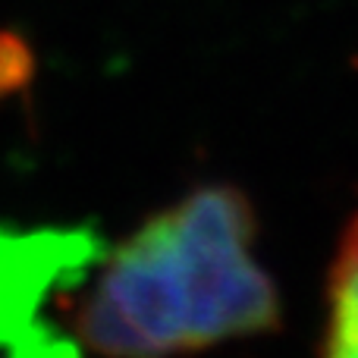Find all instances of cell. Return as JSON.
I'll use <instances>...</instances> for the list:
<instances>
[{
	"instance_id": "3",
	"label": "cell",
	"mask_w": 358,
	"mask_h": 358,
	"mask_svg": "<svg viewBox=\"0 0 358 358\" xmlns=\"http://www.w3.org/2000/svg\"><path fill=\"white\" fill-rule=\"evenodd\" d=\"M321 352L358 358V214L346 223L330 261Z\"/></svg>"
},
{
	"instance_id": "1",
	"label": "cell",
	"mask_w": 358,
	"mask_h": 358,
	"mask_svg": "<svg viewBox=\"0 0 358 358\" xmlns=\"http://www.w3.org/2000/svg\"><path fill=\"white\" fill-rule=\"evenodd\" d=\"M255 242L245 192L195 185L107 252L73 311L76 340L98 355L145 358L273 334L283 305Z\"/></svg>"
},
{
	"instance_id": "2",
	"label": "cell",
	"mask_w": 358,
	"mask_h": 358,
	"mask_svg": "<svg viewBox=\"0 0 358 358\" xmlns=\"http://www.w3.org/2000/svg\"><path fill=\"white\" fill-rule=\"evenodd\" d=\"M98 255L101 239L92 229L0 223V349L16 355L73 352V343L44 321V308L63 289L79 286Z\"/></svg>"
}]
</instances>
